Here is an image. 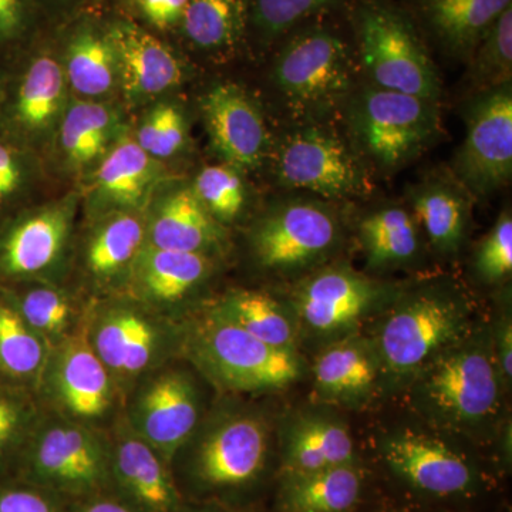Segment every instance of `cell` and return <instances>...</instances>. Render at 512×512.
I'll return each instance as SVG.
<instances>
[{
    "label": "cell",
    "mask_w": 512,
    "mask_h": 512,
    "mask_svg": "<svg viewBox=\"0 0 512 512\" xmlns=\"http://www.w3.org/2000/svg\"><path fill=\"white\" fill-rule=\"evenodd\" d=\"M487 336H466L433 357L416 389L417 403L441 426L471 431L500 407V367Z\"/></svg>",
    "instance_id": "cell-1"
},
{
    "label": "cell",
    "mask_w": 512,
    "mask_h": 512,
    "mask_svg": "<svg viewBox=\"0 0 512 512\" xmlns=\"http://www.w3.org/2000/svg\"><path fill=\"white\" fill-rule=\"evenodd\" d=\"M356 33L363 67L376 87L439 100L436 66L402 12L380 0H365L357 6Z\"/></svg>",
    "instance_id": "cell-2"
},
{
    "label": "cell",
    "mask_w": 512,
    "mask_h": 512,
    "mask_svg": "<svg viewBox=\"0 0 512 512\" xmlns=\"http://www.w3.org/2000/svg\"><path fill=\"white\" fill-rule=\"evenodd\" d=\"M350 128L366 156L384 170H396L439 136V110L436 101L367 87L353 97Z\"/></svg>",
    "instance_id": "cell-3"
},
{
    "label": "cell",
    "mask_w": 512,
    "mask_h": 512,
    "mask_svg": "<svg viewBox=\"0 0 512 512\" xmlns=\"http://www.w3.org/2000/svg\"><path fill=\"white\" fill-rule=\"evenodd\" d=\"M274 82L299 116H318L335 109L352 90L350 47L332 30H303L279 53Z\"/></svg>",
    "instance_id": "cell-4"
},
{
    "label": "cell",
    "mask_w": 512,
    "mask_h": 512,
    "mask_svg": "<svg viewBox=\"0 0 512 512\" xmlns=\"http://www.w3.org/2000/svg\"><path fill=\"white\" fill-rule=\"evenodd\" d=\"M466 303L447 292H424L397 306L379 333L387 369L409 373L426 366L468 332Z\"/></svg>",
    "instance_id": "cell-5"
},
{
    "label": "cell",
    "mask_w": 512,
    "mask_h": 512,
    "mask_svg": "<svg viewBox=\"0 0 512 512\" xmlns=\"http://www.w3.org/2000/svg\"><path fill=\"white\" fill-rule=\"evenodd\" d=\"M454 171L470 194H491L512 175L511 84L487 90L467 111V133L458 150Z\"/></svg>",
    "instance_id": "cell-6"
},
{
    "label": "cell",
    "mask_w": 512,
    "mask_h": 512,
    "mask_svg": "<svg viewBox=\"0 0 512 512\" xmlns=\"http://www.w3.org/2000/svg\"><path fill=\"white\" fill-rule=\"evenodd\" d=\"M200 353L211 372L232 389H279L302 372L293 350L274 348L217 315L201 330Z\"/></svg>",
    "instance_id": "cell-7"
},
{
    "label": "cell",
    "mask_w": 512,
    "mask_h": 512,
    "mask_svg": "<svg viewBox=\"0 0 512 512\" xmlns=\"http://www.w3.org/2000/svg\"><path fill=\"white\" fill-rule=\"evenodd\" d=\"M281 184L326 198H346L366 191L362 164L332 131L303 127L282 141L276 157Z\"/></svg>",
    "instance_id": "cell-8"
},
{
    "label": "cell",
    "mask_w": 512,
    "mask_h": 512,
    "mask_svg": "<svg viewBox=\"0 0 512 512\" xmlns=\"http://www.w3.org/2000/svg\"><path fill=\"white\" fill-rule=\"evenodd\" d=\"M338 238L339 224L328 208L312 201H289L259 222L252 244L265 268L292 271L328 255Z\"/></svg>",
    "instance_id": "cell-9"
},
{
    "label": "cell",
    "mask_w": 512,
    "mask_h": 512,
    "mask_svg": "<svg viewBox=\"0 0 512 512\" xmlns=\"http://www.w3.org/2000/svg\"><path fill=\"white\" fill-rule=\"evenodd\" d=\"M382 456L394 476L419 493L460 497L476 490V468L436 437L400 431L384 441Z\"/></svg>",
    "instance_id": "cell-10"
},
{
    "label": "cell",
    "mask_w": 512,
    "mask_h": 512,
    "mask_svg": "<svg viewBox=\"0 0 512 512\" xmlns=\"http://www.w3.org/2000/svg\"><path fill=\"white\" fill-rule=\"evenodd\" d=\"M266 451V431L258 420L228 421L202 443L192 463V477L208 491L245 487L264 470Z\"/></svg>",
    "instance_id": "cell-11"
},
{
    "label": "cell",
    "mask_w": 512,
    "mask_h": 512,
    "mask_svg": "<svg viewBox=\"0 0 512 512\" xmlns=\"http://www.w3.org/2000/svg\"><path fill=\"white\" fill-rule=\"evenodd\" d=\"M212 144L235 168H254L268 150V130L261 111L234 84H220L202 101Z\"/></svg>",
    "instance_id": "cell-12"
},
{
    "label": "cell",
    "mask_w": 512,
    "mask_h": 512,
    "mask_svg": "<svg viewBox=\"0 0 512 512\" xmlns=\"http://www.w3.org/2000/svg\"><path fill=\"white\" fill-rule=\"evenodd\" d=\"M37 481L72 494H90L109 480V467L92 436L77 427H55L32 457Z\"/></svg>",
    "instance_id": "cell-13"
},
{
    "label": "cell",
    "mask_w": 512,
    "mask_h": 512,
    "mask_svg": "<svg viewBox=\"0 0 512 512\" xmlns=\"http://www.w3.org/2000/svg\"><path fill=\"white\" fill-rule=\"evenodd\" d=\"M197 417L192 384L174 372L161 375L148 386L137 412L144 441L167 460L190 437Z\"/></svg>",
    "instance_id": "cell-14"
},
{
    "label": "cell",
    "mask_w": 512,
    "mask_h": 512,
    "mask_svg": "<svg viewBox=\"0 0 512 512\" xmlns=\"http://www.w3.org/2000/svg\"><path fill=\"white\" fill-rule=\"evenodd\" d=\"M107 39L116 53L127 96L147 99L181 82L177 57L146 30L133 23H117Z\"/></svg>",
    "instance_id": "cell-15"
},
{
    "label": "cell",
    "mask_w": 512,
    "mask_h": 512,
    "mask_svg": "<svg viewBox=\"0 0 512 512\" xmlns=\"http://www.w3.org/2000/svg\"><path fill=\"white\" fill-rule=\"evenodd\" d=\"M375 296V286L363 276L348 269H328L303 285L298 309L309 328L336 332L355 323Z\"/></svg>",
    "instance_id": "cell-16"
},
{
    "label": "cell",
    "mask_w": 512,
    "mask_h": 512,
    "mask_svg": "<svg viewBox=\"0 0 512 512\" xmlns=\"http://www.w3.org/2000/svg\"><path fill=\"white\" fill-rule=\"evenodd\" d=\"M113 473L137 512H180L174 480L146 441L124 440L114 456Z\"/></svg>",
    "instance_id": "cell-17"
},
{
    "label": "cell",
    "mask_w": 512,
    "mask_h": 512,
    "mask_svg": "<svg viewBox=\"0 0 512 512\" xmlns=\"http://www.w3.org/2000/svg\"><path fill=\"white\" fill-rule=\"evenodd\" d=\"M362 490L363 476L356 464L309 473L286 471L278 503L282 512H350Z\"/></svg>",
    "instance_id": "cell-18"
},
{
    "label": "cell",
    "mask_w": 512,
    "mask_h": 512,
    "mask_svg": "<svg viewBox=\"0 0 512 512\" xmlns=\"http://www.w3.org/2000/svg\"><path fill=\"white\" fill-rule=\"evenodd\" d=\"M70 210L47 208L20 222L6 238L2 265L10 275H29L52 264L62 251L69 231Z\"/></svg>",
    "instance_id": "cell-19"
},
{
    "label": "cell",
    "mask_w": 512,
    "mask_h": 512,
    "mask_svg": "<svg viewBox=\"0 0 512 512\" xmlns=\"http://www.w3.org/2000/svg\"><path fill=\"white\" fill-rule=\"evenodd\" d=\"M512 0H424L423 9L434 35L448 52L470 57L495 20Z\"/></svg>",
    "instance_id": "cell-20"
},
{
    "label": "cell",
    "mask_w": 512,
    "mask_h": 512,
    "mask_svg": "<svg viewBox=\"0 0 512 512\" xmlns=\"http://www.w3.org/2000/svg\"><path fill=\"white\" fill-rule=\"evenodd\" d=\"M220 239L217 222L190 188L170 195L151 225V245L170 251L202 254Z\"/></svg>",
    "instance_id": "cell-21"
},
{
    "label": "cell",
    "mask_w": 512,
    "mask_h": 512,
    "mask_svg": "<svg viewBox=\"0 0 512 512\" xmlns=\"http://www.w3.org/2000/svg\"><path fill=\"white\" fill-rule=\"evenodd\" d=\"M412 207L433 247L454 254L466 238L470 202L463 185L433 180L412 192Z\"/></svg>",
    "instance_id": "cell-22"
},
{
    "label": "cell",
    "mask_w": 512,
    "mask_h": 512,
    "mask_svg": "<svg viewBox=\"0 0 512 512\" xmlns=\"http://www.w3.org/2000/svg\"><path fill=\"white\" fill-rule=\"evenodd\" d=\"M284 473H309L356 464L355 444L349 430L336 421L305 419L288 431Z\"/></svg>",
    "instance_id": "cell-23"
},
{
    "label": "cell",
    "mask_w": 512,
    "mask_h": 512,
    "mask_svg": "<svg viewBox=\"0 0 512 512\" xmlns=\"http://www.w3.org/2000/svg\"><path fill=\"white\" fill-rule=\"evenodd\" d=\"M158 173L160 168L153 157L137 141L124 138L100 164L97 190L111 204L136 210L146 205Z\"/></svg>",
    "instance_id": "cell-24"
},
{
    "label": "cell",
    "mask_w": 512,
    "mask_h": 512,
    "mask_svg": "<svg viewBox=\"0 0 512 512\" xmlns=\"http://www.w3.org/2000/svg\"><path fill=\"white\" fill-rule=\"evenodd\" d=\"M208 271V259L195 252L170 251L147 245L134 258V276L148 298L173 302L200 284Z\"/></svg>",
    "instance_id": "cell-25"
},
{
    "label": "cell",
    "mask_w": 512,
    "mask_h": 512,
    "mask_svg": "<svg viewBox=\"0 0 512 512\" xmlns=\"http://www.w3.org/2000/svg\"><path fill=\"white\" fill-rule=\"evenodd\" d=\"M59 386L64 403L79 416H99L109 406V372L84 339L76 340L64 350Z\"/></svg>",
    "instance_id": "cell-26"
},
{
    "label": "cell",
    "mask_w": 512,
    "mask_h": 512,
    "mask_svg": "<svg viewBox=\"0 0 512 512\" xmlns=\"http://www.w3.org/2000/svg\"><path fill=\"white\" fill-rule=\"evenodd\" d=\"M156 348V330L134 312H117L100 326L96 336L97 356L104 366L121 373L141 372Z\"/></svg>",
    "instance_id": "cell-27"
},
{
    "label": "cell",
    "mask_w": 512,
    "mask_h": 512,
    "mask_svg": "<svg viewBox=\"0 0 512 512\" xmlns=\"http://www.w3.org/2000/svg\"><path fill=\"white\" fill-rule=\"evenodd\" d=\"M360 239L372 268L404 264L419 251L416 222L403 208H383L369 215L360 225Z\"/></svg>",
    "instance_id": "cell-28"
},
{
    "label": "cell",
    "mask_w": 512,
    "mask_h": 512,
    "mask_svg": "<svg viewBox=\"0 0 512 512\" xmlns=\"http://www.w3.org/2000/svg\"><path fill=\"white\" fill-rule=\"evenodd\" d=\"M215 315L274 348L293 350L295 328L291 319L281 305L265 293H234L222 302Z\"/></svg>",
    "instance_id": "cell-29"
},
{
    "label": "cell",
    "mask_w": 512,
    "mask_h": 512,
    "mask_svg": "<svg viewBox=\"0 0 512 512\" xmlns=\"http://www.w3.org/2000/svg\"><path fill=\"white\" fill-rule=\"evenodd\" d=\"M185 35L195 46L222 50L237 45L245 25L244 0H188Z\"/></svg>",
    "instance_id": "cell-30"
},
{
    "label": "cell",
    "mask_w": 512,
    "mask_h": 512,
    "mask_svg": "<svg viewBox=\"0 0 512 512\" xmlns=\"http://www.w3.org/2000/svg\"><path fill=\"white\" fill-rule=\"evenodd\" d=\"M113 111L103 104L77 103L67 110L62 124V147L74 167H86L104 153L113 136Z\"/></svg>",
    "instance_id": "cell-31"
},
{
    "label": "cell",
    "mask_w": 512,
    "mask_h": 512,
    "mask_svg": "<svg viewBox=\"0 0 512 512\" xmlns=\"http://www.w3.org/2000/svg\"><path fill=\"white\" fill-rule=\"evenodd\" d=\"M315 376L319 389L329 396H359L375 383L376 363L359 343H343L319 357Z\"/></svg>",
    "instance_id": "cell-32"
},
{
    "label": "cell",
    "mask_w": 512,
    "mask_h": 512,
    "mask_svg": "<svg viewBox=\"0 0 512 512\" xmlns=\"http://www.w3.org/2000/svg\"><path fill=\"white\" fill-rule=\"evenodd\" d=\"M64 94L62 67L50 57H40L29 67L19 87L16 113L29 130H43L50 126Z\"/></svg>",
    "instance_id": "cell-33"
},
{
    "label": "cell",
    "mask_w": 512,
    "mask_h": 512,
    "mask_svg": "<svg viewBox=\"0 0 512 512\" xmlns=\"http://www.w3.org/2000/svg\"><path fill=\"white\" fill-rule=\"evenodd\" d=\"M117 70L119 64L109 39L83 33L69 47L64 76L76 92L84 96H100L114 86Z\"/></svg>",
    "instance_id": "cell-34"
},
{
    "label": "cell",
    "mask_w": 512,
    "mask_h": 512,
    "mask_svg": "<svg viewBox=\"0 0 512 512\" xmlns=\"http://www.w3.org/2000/svg\"><path fill=\"white\" fill-rule=\"evenodd\" d=\"M470 60L471 80L484 92L511 84L512 6L495 20L471 53Z\"/></svg>",
    "instance_id": "cell-35"
},
{
    "label": "cell",
    "mask_w": 512,
    "mask_h": 512,
    "mask_svg": "<svg viewBox=\"0 0 512 512\" xmlns=\"http://www.w3.org/2000/svg\"><path fill=\"white\" fill-rule=\"evenodd\" d=\"M144 227L133 215H121L100 229L89 248V266L96 275H111L136 258Z\"/></svg>",
    "instance_id": "cell-36"
},
{
    "label": "cell",
    "mask_w": 512,
    "mask_h": 512,
    "mask_svg": "<svg viewBox=\"0 0 512 512\" xmlns=\"http://www.w3.org/2000/svg\"><path fill=\"white\" fill-rule=\"evenodd\" d=\"M43 346L18 312L0 303V367L13 376H28L42 365Z\"/></svg>",
    "instance_id": "cell-37"
},
{
    "label": "cell",
    "mask_w": 512,
    "mask_h": 512,
    "mask_svg": "<svg viewBox=\"0 0 512 512\" xmlns=\"http://www.w3.org/2000/svg\"><path fill=\"white\" fill-rule=\"evenodd\" d=\"M194 194L212 217L232 221L245 204V188L235 167L210 165L198 174Z\"/></svg>",
    "instance_id": "cell-38"
},
{
    "label": "cell",
    "mask_w": 512,
    "mask_h": 512,
    "mask_svg": "<svg viewBox=\"0 0 512 512\" xmlns=\"http://www.w3.org/2000/svg\"><path fill=\"white\" fill-rule=\"evenodd\" d=\"M340 0H254L252 15L265 37H278L302 20L335 8Z\"/></svg>",
    "instance_id": "cell-39"
},
{
    "label": "cell",
    "mask_w": 512,
    "mask_h": 512,
    "mask_svg": "<svg viewBox=\"0 0 512 512\" xmlns=\"http://www.w3.org/2000/svg\"><path fill=\"white\" fill-rule=\"evenodd\" d=\"M185 141V121L181 111L170 104H160L144 121L137 143L151 157L173 156Z\"/></svg>",
    "instance_id": "cell-40"
},
{
    "label": "cell",
    "mask_w": 512,
    "mask_h": 512,
    "mask_svg": "<svg viewBox=\"0 0 512 512\" xmlns=\"http://www.w3.org/2000/svg\"><path fill=\"white\" fill-rule=\"evenodd\" d=\"M478 275L487 282H500L512 272V218L503 212L490 234L481 242L476 256Z\"/></svg>",
    "instance_id": "cell-41"
},
{
    "label": "cell",
    "mask_w": 512,
    "mask_h": 512,
    "mask_svg": "<svg viewBox=\"0 0 512 512\" xmlns=\"http://www.w3.org/2000/svg\"><path fill=\"white\" fill-rule=\"evenodd\" d=\"M69 315V303L52 289H35L22 302V318L30 328L43 332H62Z\"/></svg>",
    "instance_id": "cell-42"
},
{
    "label": "cell",
    "mask_w": 512,
    "mask_h": 512,
    "mask_svg": "<svg viewBox=\"0 0 512 512\" xmlns=\"http://www.w3.org/2000/svg\"><path fill=\"white\" fill-rule=\"evenodd\" d=\"M0 512H56V508L39 491L9 488L0 491Z\"/></svg>",
    "instance_id": "cell-43"
},
{
    "label": "cell",
    "mask_w": 512,
    "mask_h": 512,
    "mask_svg": "<svg viewBox=\"0 0 512 512\" xmlns=\"http://www.w3.org/2000/svg\"><path fill=\"white\" fill-rule=\"evenodd\" d=\"M146 18L157 28L165 29L183 19L188 0H138Z\"/></svg>",
    "instance_id": "cell-44"
},
{
    "label": "cell",
    "mask_w": 512,
    "mask_h": 512,
    "mask_svg": "<svg viewBox=\"0 0 512 512\" xmlns=\"http://www.w3.org/2000/svg\"><path fill=\"white\" fill-rule=\"evenodd\" d=\"M22 183V171L18 158L8 147L0 143V201L6 200Z\"/></svg>",
    "instance_id": "cell-45"
},
{
    "label": "cell",
    "mask_w": 512,
    "mask_h": 512,
    "mask_svg": "<svg viewBox=\"0 0 512 512\" xmlns=\"http://www.w3.org/2000/svg\"><path fill=\"white\" fill-rule=\"evenodd\" d=\"M20 20H22V2L0 0V35H13L19 29Z\"/></svg>",
    "instance_id": "cell-46"
},
{
    "label": "cell",
    "mask_w": 512,
    "mask_h": 512,
    "mask_svg": "<svg viewBox=\"0 0 512 512\" xmlns=\"http://www.w3.org/2000/svg\"><path fill=\"white\" fill-rule=\"evenodd\" d=\"M498 367L504 379H511L512 375V330L510 322L504 325L498 336Z\"/></svg>",
    "instance_id": "cell-47"
},
{
    "label": "cell",
    "mask_w": 512,
    "mask_h": 512,
    "mask_svg": "<svg viewBox=\"0 0 512 512\" xmlns=\"http://www.w3.org/2000/svg\"><path fill=\"white\" fill-rule=\"evenodd\" d=\"M19 413L12 403L0 397V450L8 443L13 430L18 426Z\"/></svg>",
    "instance_id": "cell-48"
},
{
    "label": "cell",
    "mask_w": 512,
    "mask_h": 512,
    "mask_svg": "<svg viewBox=\"0 0 512 512\" xmlns=\"http://www.w3.org/2000/svg\"><path fill=\"white\" fill-rule=\"evenodd\" d=\"M79 512H137L130 505L120 503L114 500H96L84 505Z\"/></svg>",
    "instance_id": "cell-49"
},
{
    "label": "cell",
    "mask_w": 512,
    "mask_h": 512,
    "mask_svg": "<svg viewBox=\"0 0 512 512\" xmlns=\"http://www.w3.org/2000/svg\"><path fill=\"white\" fill-rule=\"evenodd\" d=\"M214 512H218V511H214Z\"/></svg>",
    "instance_id": "cell-50"
}]
</instances>
